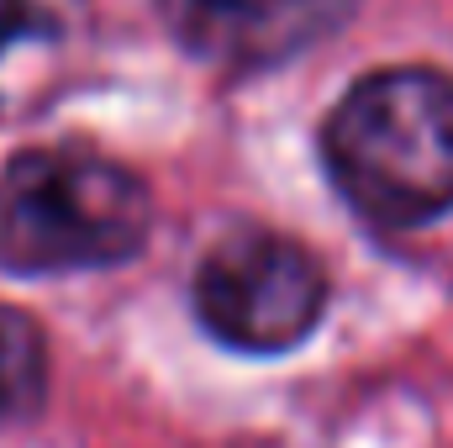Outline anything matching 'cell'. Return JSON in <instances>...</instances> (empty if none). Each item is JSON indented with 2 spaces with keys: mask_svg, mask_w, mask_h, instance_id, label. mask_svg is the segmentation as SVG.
Listing matches in <instances>:
<instances>
[{
  "mask_svg": "<svg viewBox=\"0 0 453 448\" xmlns=\"http://www.w3.org/2000/svg\"><path fill=\"white\" fill-rule=\"evenodd\" d=\"M48 396V343L32 317L0 306V422L37 412Z\"/></svg>",
  "mask_w": 453,
  "mask_h": 448,
  "instance_id": "5b68a950",
  "label": "cell"
},
{
  "mask_svg": "<svg viewBox=\"0 0 453 448\" xmlns=\"http://www.w3.org/2000/svg\"><path fill=\"white\" fill-rule=\"evenodd\" d=\"M327 312L322 264L280 232H232L196 269V317L232 353H290Z\"/></svg>",
  "mask_w": 453,
  "mask_h": 448,
  "instance_id": "3957f363",
  "label": "cell"
},
{
  "mask_svg": "<svg viewBox=\"0 0 453 448\" xmlns=\"http://www.w3.org/2000/svg\"><path fill=\"white\" fill-rule=\"evenodd\" d=\"M153 232L148 185L101 153L32 148L0 174V269L85 274L142 253Z\"/></svg>",
  "mask_w": 453,
  "mask_h": 448,
  "instance_id": "7a4b0ae2",
  "label": "cell"
},
{
  "mask_svg": "<svg viewBox=\"0 0 453 448\" xmlns=\"http://www.w3.org/2000/svg\"><path fill=\"white\" fill-rule=\"evenodd\" d=\"M338 196L374 227H422L453 212V74L380 69L322 127Z\"/></svg>",
  "mask_w": 453,
  "mask_h": 448,
  "instance_id": "6da1fadb",
  "label": "cell"
},
{
  "mask_svg": "<svg viewBox=\"0 0 453 448\" xmlns=\"http://www.w3.org/2000/svg\"><path fill=\"white\" fill-rule=\"evenodd\" d=\"M169 32L217 69H274L333 37L358 0H158Z\"/></svg>",
  "mask_w": 453,
  "mask_h": 448,
  "instance_id": "277c9868",
  "label": "cell"
},
{
  "mask_svg": "<svg viewBox=\"0 0 453 448\" xmlns=\"http://www.w3.org/2000/svg\"><path fill=\"white\" fill-rule=\"evenodd\" d=\"M42 32V11L37 0H0V53L21 37H37Z\"/></svg>",
  "mask_w": 453,
  "mask_h": 448,
  "instance_id": "8992f818",
  "label": "cell"
}]
</instances>
